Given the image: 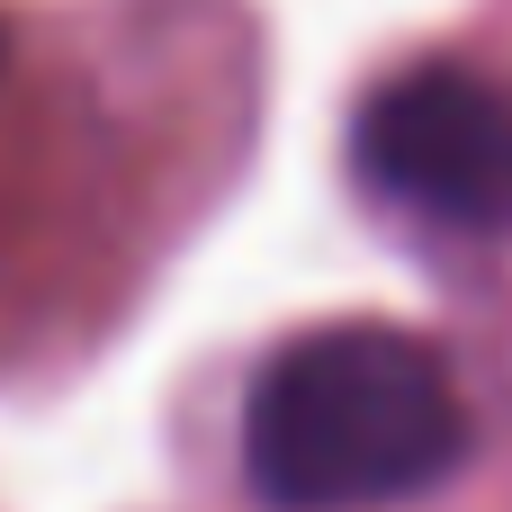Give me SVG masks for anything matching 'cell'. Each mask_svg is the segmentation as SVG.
I'll return each instance as SVG.
<instances>
[{
  "mask_svg": "<svg viewBox=\"0 0 512 512\" xmlns=\"http://www.w3.org/2000/svg\"><path fill=\"white\" fill-rule=\"evenodd\" d=\"M243 117L225 0H0V378L108 342L243 162Z\"/></svg>",
  "mask_w": 512,
  "mask_h": 512,
  "instance_id": "6da1fadb",
  "label": "cell"
},
{
  "mask_svg": "<svg viewBox=\"0 0 512 512\" xmlns=\"http://www.w3.org/2000/svg\"><path fill=\"white\" fill-rule=\"evenodd\" d=\"M459 459V396L432 342L333 324L288 342L243 405V468L288 512L396 504Z\"/></svg>",
  "mask_w": 512,
  "mask_h": 512,
  "instance_id": "7a4b0ae2",
  "label": "cell"
},
{
  "mask_svg": "<svg viewBox=\"0 0 512 512\" xmlns=\"http://www.w3.org/2000/svg\"><path fill=\"white\" fill-rule=\"evenodd\" d=\"M360 171L387 207L459 234L512 225V81L468 63H423L369 90L360 108Z\"/></svg>",
  "mask_w": 512,
  "mask_h": 512,
  "instance_id": "3957f363",
  "label": "cell"
}]
</instances>
